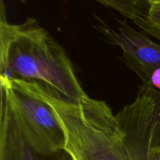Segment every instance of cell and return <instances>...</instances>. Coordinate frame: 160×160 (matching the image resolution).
<instances>
[{
  "instance_id": "1",
  "label": "cell",
  "mask_w": 160,
  "mask_h": 160,
  "mask_svg": "<svg viewBox=\"0 0 160 160\" xmlns=\"http://www.w3.org/2000/svg\"><path fill=\"white\" fill-rule=\"evenodd\" d=\"M0 30V78L38 83L71 101L88 96L63 48L36 19L9 23L2 2Z\"/></svg>"
},
{
  "instance_id": "2",
  "label": "cell",
  "mask_w": 160,
  "mask_h": 160,
  "mask_svg": "<svg viewBox=\"0 0 160 160\" xmlns=\"http://www.w3.org/2000/svg\"><path fill=\"white\" fill-rule=\"evenodd\" d=\"M0 83L1 104L27 144L42 154L64 149L65 134L49 105L12 80L0 78Z\"/></svg>"
},
{
  "instance_id": "3",
  "label": "cell",
  "mask_w": 160,
  "mask_h": 160,
  "mask_svg": "<svg viewBox=\"0 0 160 160\" xmlns=\"http://www.w3.org/2000/svg\"><path fill=\"white\" fill-rule=\"evenodd\" d=\"M95 16L98 20L95 28L109 43L121 48L125 63L146 84L151 73L160 68V44L134 29L127 19L118 20L119 26L115 29Z\"/></svg>"
},
{
  "instance_id": "4",
  "label": "cell",
  "mask_w": 160,
  "mask_h": 160,
  "mask_svg": "<svg viewBox=\"0 0 160 160\" xmlns=\"http://www.w3.org/2000/svg\"><path fill=\"white\" fill-rule=\"evenodd\" d=\"M0 131L7 134L16 143L20 152L22 160H73L66 149H60L50 154H42L36 152L23 140L17 130L9 111L1 104V124Z\"/></svg>"
},
{
  "instance_id": "5",
  "label": "cell",
  "mask_w": 160,
  "mask_h": 160,
  "mask_svg": "<svg viewBox=\"0 0 160 160\" xmlns=\"http://www.w3.org/2000/svg\"><path fill=\"white\" fill-rule=\"evenodd\" d=\"M120 12L134 23L144 20L148 14L149 0H95Z\"/></svg>"
},
{
  "instance_id": "6",
  "label": "cell",
  "mask_w": 160,
  "mask_h": 160,
  "mask_svg": "<svg viewBox=\"0 0 160 160\" xmlns=\"http://www.w3.org/2000/svg\"><path fill=\"white\" fill-rule=\"evenodd\" d=\"M134 23L141 31L160 41V0H149L146 18Z\"/></svg>"
},
{
  "instance_id": "7",
  "label": "cell",
  "mask_w": 160,
  "mask_h": 160,
  "mask_svg": "<svg viewBox=\"0 0 160 160\" xmlns=\"http://www.w3.org/2000/svg\"><path fill=\"white\" fill-rule=\"evenodd\" d=\"M138 92L147 95L153 102V116L156 121L160 120V91L156 90L152 87L142 84L139 88Z\"/></svg>"
},
{
  "instance_id": "8",
  "label": "cell",
  "mask_w": 160,
  "mask_h": 160,
  "mask_svg": "<svg viewBox=\"0 0 160 160\" xmlns=\"http://www.w3.org/2000/svg\"><path fill=\"white\" fill-rule=\"evenodd\" d=\"M143 85L152 87L156 90L160 91V68L155 70L150 75L148 81Z\"/></svg>"
},
{
  "instance_id": "9",
  "label": "cell",
  "mask_w": 160,
  "mask_h": 160,
  "mask_svg": "<svg viewBox=\"0 0 160 160\" xmlns=\"http://www.w3.org/2000/svg\"><path fill=\"white\" fill-rule=\"evenodd\" d=\"M20 2H21L22 3H26L27 2V1H28V0H20Z\"/></svg>"
}]
</instances>
